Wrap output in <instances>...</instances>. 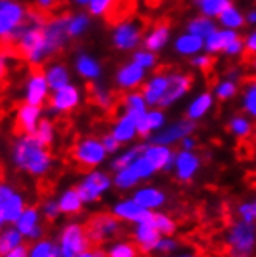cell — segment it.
I'll return each instance as SVG.
<instances>
[{"label":"cell","mask_w":256,"mask_h":257,"mask_svg":"<svg viewBox=\"0 0 256 257\" xmlns=\"http://www.w3.org/2000/svg\"><path fill=\"white\" fill-rule=\"evenodd\" d=\"M47 149L48 148L38 140L36 134H31L17 144L14 152L16 163L33 174H42L50 164V152Z\"/></svg>","instance_id":"6da1fadb"},{"label":"cell","mask_w":256,"mask_h":257,"mask_svg":"<svg viewBox=\"0 0 256 257\" xmlns=\"http://www.w3.org/2000/svg\"><path fill=\"white\" fill-rule=\"evenodd\" d=\"M104 149V146L97 140H82L73 143L67 155L70 160V166L78 169L79 172H89L103 160Z\"/></svg>","instance_id":"7a4b0ae2"},{"label":"cell","mask_w":256,"mask_h":257,"mask_svg":"<svg viewBox=\"0 0 256 257\" xmlns=\"http://www.w3.org/2000/svg\"><path fill=\"white\" fill-rule=\"evenodd\" d=\"M82 229L89 238V243L92 246V249H97L103 242L120 234V223L111 214H97L87 220Z\"/></svg>","instance_id":"3957f363"},{"label":"cell","mask_w":256,"mask_h":257,"mask_svg":"<svg viewBox=\"0 0 256 257\" xmlns=\"http://www.w3.org/2000/svg\"><path fill=\"white\" fill-rule=\"evenodd\" d=\"M151 21L148 17H138V19L123 24L115 33V44L120 48H132L138 44L141 36L148 31Z\"/></svg>","instance_id":"277c9868"},{"label":"cell","mask_w":256,"mask_h":257,"mask_svg":"<svg viewBox=\"0 0 256 257\" xmlns=\"http://www.w3.org/2000/svg\"><path fill=\"white\" fill-rule=\"evenodd\" d=\"M87 249H92V246H90L89 238L82 228L73 225L64 231L61 246L62 257H76L78 254L86 252Z\"/></svg>","instance_id":"5b68a950"},{"label":"cell","mask_w":256,"mask_h":257,"mask_svg":"<svg viewBox=\"0 0 256 257\" xmlns=\"http://www.w3.org/2000/svg\"><path fill=\"white\" fill-rule=\"evenodd\" d=\"M24 11L22 8L11 2V0H2V7H0V34L2 38L11 34L17 27L24 22Z\"/></svg>","instance_id":"8992f818"},{"label":"cell","mask_w":256,"mask_h":257,"mask_svg":"<svg viewBox=\"0 0 256 257\" xmlns=\"http://www.w3.org/2000/svg\"><path fill=\"white\" fill-rule=\"evenodd\" d=\"M47 91V82H45V75L44 68L33 62L31 64V79L28 85V104L31 105H39L45 96Z\"/></svg>","instance_id":"52a82bcc"},{"label":"cell","mask_w":256,"mask_h":257,"mask_svg":"<svg viewBox=\"0 0 256 257\" xmlns=\"http://www.w3.org/2000/svg\"><path fill=\"white\" fill-rule=\"evenodd\" d=\"M193 84V76L191 75H176V76H171L169 81H168V87L164 90V93L161 96V99L158 101V104L161 107H166L169 105L171 102H174L177 98H180L182 95L185 93V91L190 90Z\"/></svg>","instance_id":"ba28073f"},{"label":"cell","mask_w":256,"mask_h":257,"mask_svg":"<svg viewBox=\"0 0 256 257\" xmlns=\"http://www.w3.org/2000/svg\"><path fill=\"white\" fill-rule=\"evenodd\" d=\"M39 115V107L38 105H31V104H22L19 112H17V118L14 122L13 131L16 135H22V134H34V125L36 119Z\"/></svg>","instance_id":"9c48e42d"},{"label":"cell","mask_w":256,"mask_h":257,"mask_svg":"<svg viewBox=\"0 0 256 257\" xmlns=\"http://www.w3.org/2000/svg\"><path fill=\"white\" fill-rule=\"evenodd\" d=\"M109 186V178L103 174H94V175H90L84 185L78 186V194L81 197V200L84 201H90V200H94L97 198L106 188Z\"/></svg>","instance_id":"30bf717a"},{"label":"cell","mask_w":256,"mask_h":257,"mask_svg":"<svg viewBox=\"0 0 256 257\" xmlns=\"http://www.w3.org/2000/svg\"><path fill=\"white\" fill-rule=\"evenodd\" d=\"M135 237H137L138 248L141 249V252H148L149 249L158 246V229L154 225V222L140 223Z\"/></svg>","instance_id":"8fae6325"},{"label":"cell","mask_w":256,"mask_h":257,"mask_svg":"<svg viewBox=\"0 0 256 257\" xmlns=\"http://www.w3.org/2000/svg\"><path fill=\"white\" fill-rule=\"evenodd\" d=\"M115 212H117V215H120L123 218L135 220V222H140V223L152 222V218H154V214L144 211L143 206H140L138 203H135V201H126V203L118 205Z\"/></svg>","instance_id":"7c38bea8"},{"label":"cell","mask_w":256,"mask_h":257,"mask_svg":"<svg viewBox=\"0 0 256 257\" xmlns=\"http://www.w3.org/2000/svg\"><path fill=\"white\" fill-rule=\"evenodd\" d=\"M76 102H78V91L70 85L59 88L50 98V105L59 110H70L71 107L76 105Z\"/></svg>","instance_id":"4fadbf2b"},{"label":"cell","mask_w":256,"mask_h":257,"mask_svg":"<svg viewBox=\"0 0 256 257\" xmlns=\"http://www.w3.org/2000/svg\"><path fill=\"white\" fill-rule=\"evenodd\" d=\"M168 30H169V21L166 17L157 21L154 31L149 34V38L146 39V48L148 50H158L160 47H163V44L168 39Z\"/></svg>","instance_id":"5bb4252c"},{"label":"cell","mask_w":256,"mask_h":257,"mask_svg":"<svg viewBox=\"0 0 256 257\" xmlns=\"http://www.w3.org/2000/svg\"><path fill=\"white\" fill-rule=\"evenodd\" d=\"M168 81L169 79L163 78V76H158V78L152 79L149 84L143 85L141 93L146 96V99H148L149 104H155V102H158L161 99L164 90H166V87H168Z\"/></svg>","instance_id":"9a60e30c"},{"label":"cell","mask_w":256,"mask_h":257,"mask_svg":"<svg viewBox=\"0 0 256 257\" xmlns=\"http://www.w3.org/2000/svg\"><path fill=\"white\" fill-rule=\"evenodd\" d=\"M193 128H194V124L190 122V121L179 122V124L169 127L168 131H164L163 134H160V135L154 140V143H158V144L171 143V141H174V140H177V138H180V137H184V135L190 134V132L193 131Z\"/></svg>","instance_id":"2e32d148"},{"label":"cell","mask_w":256,"mask_h":257,"mask_svg":"<svg viewBox=\"0 0 256 257\" xmlns=\"http://www.w3.org/2000/svg\"><path fill=\"white\" fill-rule=\"evenodd\" d=\"M21 212H22V200L21 197L13 195L7 200H2V208H0V215H2V222H7V220H16L21 218Z\"/></svg>","instance_id":"e0dca14e"},{"label":"cell","mask_w":256,"mask_h":257,"mask_svg":"<svg viewBox=\"0 0 256 257\" xmlns=\"http://www.w3.org/2000/svg\"><path fill=\"white\" fill-rule=\"evenodd\" d=\"M146 158L154 164L155 169H161L171 166L173 155L166 148H149L146 151Z\"/></svg>","instance_id":"ac0fdd59"},{"label":"cell","mask_w":256,"mask_h":257,"mask_svg":"<svg viewBox=\"0 0 256 257\" xmlns=\"http://www.w3.org/2000/svg\"><path fill=\"white\" fill-rule=\"evenodd\" d=\"M143 76V68L138 64H131L124 67L120 73H118V82L123 87H132L135 85Z\"/></svg>","instance_id":"d6986e66"},{"label":"cell","mask_w":256,"mask_h":257,"mask_svg":"<svg viewBox=\"0 0 256 257\" xmlns=\"http://www.w3.org/2000/svg\"><path fill=\"white\" fill-rule=\"evenodd\" d=\"M237 38L234 33L230 31H219L211 34L208 41H207V47L211 51H217V50H227V47Z\"/></svg>","instance_id":"ffe728a7"},{"label":"cell","mask_w":256,"mask_h":257,"mask_svg":"<svg viewBox=\"0 0 256 257\" xmlns=\"http://www.w3.org/2000/svg\"><path fill=\"white\" fill-rule=\"evenodd\" d=\"M197 168V158L188 152L180 154L177 158V169L182 180H188Z\"/></svg>","instance_id":"44dd1931"},{"label":"cell","mask_w":256,"mask_h":257,"mask_svg":"<svg viewBox=\"0 0 256 257\" xmlns=\"http://www.w3.org/2000/svg\"><path fill=\"white\" fill-rule=\"evenodd\" d=\"M163 194L155 191V189H144V191H140L137 195H135V203H138L140 206L143 208H154V206H158L163 203Z\"/></svg>","instance_id":"7402d4cb"},{"label":"cell","mask_w":256,"mask_h":257,"mask_svg":"<svg viewBox=\"0 0 256 257\" xmlns=\"http://www.w3.org/2000/svg\"><path fill=\"white\" fill-rule=\"evenodd\" d=\"M135 127H137V119L131 115V113H127L118 124V127L115 128V138L118 141H127V140H131L132 135H134V131H135Z\"/></svg>","instance_id":"603a6c76"},{"label":"cell","mask_w":256,"mask_h":257,"mask_svg":"<svg viewBox=\"0 0 256 257\" xmlns=\"http://www.w3.org/2000/svg\"><path fill=\"white\" fill-rule=\"evenodd\" d=\"M59 209L67 214H75L81 209V197L76 189L68 191L59 201Z\"/></svg>","instance_id":"cb8c5ba5"},{"label":"cell","mask_w":256,"mask_h":257,"mask_svg":"<svg viewBox=\"0 0 256 257\" xmlns=\"http://www.w3.org/2000/svg\"><path fill=\"white\" fill-rule=\"evenodd\" d=\"M190 31L193 34L199 36V38H205V36L210 38L211 34L216 33V28H214L213 22L204 19V17H199V19H196L190 24Z\"/></svg>","instance_id":"d4e9b609"},{"label":"cell","mask_w":256,"mask_h":257,"mask_svg":"<svg viewBox=\"0 0 256 257\" xmlns=\"http://www.w3.org/2000/svg\"><path fill=\"white\" fill-rule=\"evenodd\" d=\"M197 4L202 7V11L208 16H216L230 8V0H199Z\"/></svg>","instance_id":"484cf974"},{"label":"cell","mask_w":256,"mask_h":257,"mask_svg":"<svg viewBox=\"0 0 256 257\" xmlns=\"http://www.w3.org/2000/svg\"><path fill=\"white\" fill-rule=\"evenodd\" d=\"M202 47V38H199L196 34L184 36L177 41V50L180 53H194Z\"/></svg>","instance_id":"4316f807"},{"label":"cell","mask_w":256,"mask_h":257,"mask_svg":"<svg viewBox=\"0 0 256 257\" xmlns=\"http://www.w3.org/2000/svg\"><path fill=\"white\" fill-rule=\"evenodd\" d=\"M211 105V96L208 95V93H205V95H202L200 96L191 107H190V112H188V118H191V119H194V118H199V116H202L207 110H208V107Z\"/></svg>","instance_id":"83f0119b"},{"label":"cell","mask_w":256,"mask_h":257,"mask_svg":"<svg viewBox=\"0 0 256 257\" xmlns=\"http://www.w3.org/2000/svg\"><path fill=\"white\" fill-rule=\"evenodd\" d=\"M48 84L53 88H62L67 85V71L62 67H54L48 71Z\"/></svg>","instance_id":"f1b7e54d"},{"label":"cell","mask_w":256,"mask_h":257,"mask_svg":"<svg viewBox=\"0 0 256 257\" xmlns=\"http://www.w3.org/2000/svg\"><path fill=\"white\" fill-rule=\"evenodd\" d=\"M141 252V249L138 248V245L134 243H123L115 246L111 252H109V257H138Z\"/></svg>","instance_id":"f546056e"},{"label":"cell","mask_w":256,"mask_h":257,"mask_svg":"<svg viewBox=\"0 0 256 257\" xmlns=\"http://www.w3.org/2000/svg\"><path fill=\"white\" fill-rule=\"evenodd\" d=\"M144 151H148V149L144 148V146H137L135 149H132L131 152H127L126 155L120 157V158L114 163V169H127V168H131L129 164H131L140 154H143Z\"/></svg>","instance_id":"4dcf8cb0"},{"label":"cell","mask_w":256,"mask_h":257,"mask_svg":"<svg viewBox=\"0 0 256 257\" xmlns=\"http://www.w3.org/2000/svg\"><path fill=\"white\" fill-rule=\"evenodd\" d=\"M36 211L33 208H30L28 211H25L21 218H19V223H17V226H19V229L24 232V234H31V231L36 228L34 223H36Z\"/></svg>","instance_id":"1f68e13d"},{"label":"cell","mask_w":256,"mask_h":257,"mask_svg":"<svg viewBox=\"0 0 256 257\" xmlns=\"http://www.w3.org/2000/svg\"><path fill=\"white\" fill-rule=\"evenodd\" d=\"M131 168L134 169V172H135L138 177H148V175H151L152 171L155 169V168H154V164H152L148 158H146V157L138 158Z\"/></svg>","instance_id":"d6a6232c"},{"label":"cell","mask_w":256,"mask_h":257,"mask_svg":"<svg viewBox=\"0 0 256 257\" xmlns=\"http://www.w3.org/2000/svg\"><path fill=\"white\" fill-rule=\"evenodd\" d=\"M221 22L224 25H227V27H239V25H242L244 19H242V16L237 13L236 10L228 8V10H225L221 14Z\"/></svg>","instance_id":"836d02e7"},{"label":"cell","mask_w":256,"mask_h":257,"mask_svg":"<svg viewBox=\"0 0 256 257\" xmlns=\"http://www.w3.org/2000/svg\"><path fill=\"white\" fill-rule=\"evenodd\" d=\"M36 137H38V140L45 146V148H48V146L51 144V138H53V127L48 121H42L39 128H38V132H34Z\"/></svg>","instance_id":"e575fe53"},{"label":"cell","mask_w":256,"mask_h":257,"mask_svg":"<svg viewBox=\"0 0 256 257\" xmlns=\"http://www.w3.org/2000/svg\"><path fill=\"white\" fill-rule=\"evenodd\" d=\"M137 180H138V175L134 172V169L132 168H127V169H123L120 172V175L117 177V185L120 188H129V186L134 185Z\"/></svg>","instance_id":"d590c367"},{"label":"cell","mask_w":256,"mask_h":257,"mask_svg":"<svg viewBox=\"0 0 256 257\" xmlns=\"http://www.w3.org/2000/svg\"><path fill=\"white\" fill-rule=\"evenodd\" d=\"M152 222L157 226V229L161 231V232H164V234H173L174 229H176L174 223L171 222V218L164 217L161 214H154V220H152Z\"/></svg>","instance_id":"8d00e7d4"},{"label":"cell","mask_w":256,"mask_h":257,"mask_svg":"<svg viewBox=\"0 0 256 257\" xmlns=\"http://www.w3.org/2000/svg\"><path fill=\"white\" fill-rule=\"evenodd\" d=\"M78 68H79V71L82 73V75H86V76H97L98 75V65L90 59V58H87V56H82L81 59H79V62H78Z\"/></svg>","instance_id":"74e56055"},{"label":"cell","mask_w":256,"mask_h":257,"mask_svg":"<svg viewBox=\"0 0 256 257\" xmlns=\"http://www.w3.org/2000/svg\"><path fill=\"white\" fill-rule=\"evenodd\" d=\"M19 242H21V234L17 231H8L2 238V246H0L2 254H7L13 246H16Z\"/></svg>","instance_id":"f35d334b"},{"label":"cell","mask_w":256,"mask_h":257,"mask_svg":"<svg viewBox=\"0 0 256 257\" xmlns=\"http://www.w3.org/2000/svg\"><path fill=\"white\" fill-rule=\"evenodd\" d=\"M245 108L256 116V82L248 85V90L245 93Z\"/></svg>","instance_id":"ab89813d"},{"label":"cell","mask_w":256,"mask_h":257,"mask_svg":"<svg viewBox=\"0 0 256 257\" xmlns=\"http://www.w3.org/2000/svg\"><path fill=\"white\" fill-rule=\"evenodd\" d=\"M194 64L205 73V76H210L213 73V68H214V64H216V59L211 58V56H202V58H197L194 59Z\"/></svg>","instance_id":"60d3db41"},{"label":"cell","mask_w":256,"mask_h":257,"mask_svg":"<svg viewBox=\"0 0 256 257\" xmlns=\"http://www.w3.org/2000/svg\"><path fill=\"white\" fill-rule=\"evenodd\" d=\"M231 131L236 132L237 135L242 138V137L250 135V125H248V122L244 118H234L231 121Z\"/></svg>","instance_id":"b9f144b4"},{"label":"cell","mask_w":256,"mask_h":257,"mask_svg":"<svg viewBox=\"0 0 256 257\" xmlns=\"http://www.w3.org/2000/svg\"><path fill=\"white\" fill-rule=\"evenodd\" d=\"M31 257H54V248L50 243L42 242L34 248Z\"/></svg>","instance_id":"7bdbcfd3"},{"label":"cell","mask_w":256,"mask_h":257,"mask_svg":"<svg viewBox=\"0 0 256 257\" xmlns=\"http://www.w3.org/2000/svg\"><path fill=\"white\" fill-rule=\"evenodd\" d=\"M112 0H90V11L94 14H103L109 10Z\"/></svg>","instance_id":"ee69618b"},{"label":"cell","mask_w":256,"mask_h":257,"mask_svg":"<svg viewBox=\"0 0 256 257\" xmlns=\"http://www.w3.org/2000/svg\"><path fill=\"white\" fill-rule=\"evenodd\" d=\"M86 24H87V19L84 16H79L76 17V19H73L70 22V28H68V33L71 36H75V34H79L84 28H86Z\"/></svg>","instance_id":"f6af8a7d"},{"label":"cell","mask_w":256,"mask_h":257,"mask_svg":"<svg viewBox=\"0 0 256 257\" xmlns=\"http://www.w3.org/2000/svg\"><path fill=\"white\" fill-rule=\"evenodd\" d=\"M234 91H236V87L231 82H225V84H222L221 87H219L217 96L221 98V99H227V98L234 95Z\"/></svg>","instance_id":"bcb514c9"},{"label":"cell","mask_w":256,"mask_h":257,"mask_svg":"<svg viewBox=\"0 0 256 257\" xmlns=\"http://www.w3.org/2000/svg\"><path fill=\"white\" fill-rule=\"evenodd\" d=\"M134 61H135V64H138L141 67H148V65L154 64V56L149 53H137L134 56Z\"/></svg>","instance_id":"7dc6e473"},{"label":"cell","mask_w":256,"mask_h":257,"mask_svg":"<svg viewBox=\"0 0 256 257\" xmlns=\"http://www.w3.org/2000/svg\"><path fill=\"white\" fill-rule=\"evenodd\" d=\"M239 212L242 215V220H245V222H251V220L256 217L254 205H242L239 208Z\"/></svg>","instance_id":"c3c4849f"},{"label":"cell","mask_w":256,"mask_h":257,"mask_svg":"<svg viewBox=\"0 0 256 257\" xmlns=\"http://www.w3.org/2000/svg\"><path fill=\"white\" fill-rule=\"evenodd\" d=\"M146 119H148V124H149L151 128H155V127L161 125V122H163V115H161L160 112H152V113H149V115H146Z\"/></svg>","instance_id":"681fc988"},{"label":"cell","mask_w":256,"mask_h":257,"mask_svg":"<svg viewBox=\"0 0 256 257\" xmlns=\"http://www.w3.org/2000/svg\"><path fill=\"white\" fill-rule=\"evenodd\" d=\"M118 146H120V141L115 138V135H107V137H104V148H106V151L114 152V151L118 149Z\"/></svg>","instance_id":"f907efd6"},{"label":"cell","mask_w":256,"mask_h":257,"mask_svg":"<svg viewBox=\"0 0 256 257\" xmlns=\"http://www.w3.org/2000/svg\"><path fill=\"white\" fill-rule=\"evenodd\" d=\"M27 252H28V245H24V246L14 248L7 257H27Z\"/></svg>","instance_id":"816d5d0a"},{"label":"cell","mask_w":256,"mask_h":257,"mask_svg":"<svg viewBox=\"0 0 256 257\" xmlns=\"http://www.w3.org/2000/svg\"><path fill=\"white\" fill-rule=\"evenodd\" d=\"M241 47H242V41H241L239 38H236V39L227 47V51H228V53H237V51L241 50Z\"/></svg>","instance_id":"f5cc1de1"},{"label":"cell","mask_w":256,"mask_h":257,"mask_svg":"<svg viewBox=\"0 0 256 257\" xmlns=\"http://www.w3.org/2000/svg\"><path fill=\"white\" fill-rule=\"evenodd\" d=\"M45 212H47V217L50 220H53L54 217L58 215V205H54V203H48L47 208H45Z\"/></svg>","instance_id":"db71d44e"},{"label":"cell","mask_w":256,"mask_h":257,"mask_svg":"<svg viewBox=\"0 0 256 257\" xmlns=\"http://www.w3.org/2000/svg\"><path fill=\"white\" fill-rule=\"evenodd\" d=\"M247 50L251 51V53H256V33L248 39V42H247Z\"/></svg>","instance_id":"11a10c76"},{"label":"cell","mask_w":256,"mask_h":257,"mask_svg":"<svg viewBox=\"0 0 256 257\" xmlns=\"http://www.w3.org/2000/svg\"><path fill=\"white\" fill-rule=\"evenodd\" d=\"M158 248H160L161 251H169V249H173V248H174V243H173V242H169V240H163V242H160V243H158Z\"/></svg>","instance_id":"9f6ffc18"},{"label":"cell","mask_w":256,"mask_h":257,"mask_svg":"<svg viewBox=\"0 0 256 257\" xmlns=\"http://www.w3.org/2000/svg\"><path fill=\"white\" fill-rule=\"evenodd\" d=\"M146 4H148V7H151V8H157L161 4V0H146Z\"/></svg>","instance_id":"6f0895ef"},{"label":"cell","mask_w":256,"mask_h":257,"mask_svg":"<svg viewBox=\"0 0 256 257\" xmlns=\"http://www.w3.org/2000/svg\"><path fill=\"white\" fill-rule=\"evenodd\" d=\"M248 138H250V141L256 146V124H254V127H253V132H250Z\"/></svg>","instance_id":"680465c9"},{"label":"cell","mask_w":256,"mask_h":257,"mask_svg":"<svg viewBox=\"0 0 256 257\" xmlns=\"http://www.w3.org/2000/svg\"><path fill=\"white\" fill-rule=\"evenodd\" d=\"M248 21H250V22H256V13H251V14L248 16Z\"/></svg>","instance_id":"91938a15"},{"label":"cell","mask_w":256,"mask_h":257,"mask_svg":"<svg viewBox=\"0 0 256 257\" xmlns=\"http://www.w3.org/2000/svg\"><path fill=\"white\" fill-rule=\"evenodd\" d=\"M184 146H185V148H187V149H190V148H191V146H193V141L187 140V141L184 143Z\"/></svg>","instance_id":"94428289"},{"label":"cell","mask_w":256,"mask_h":257,"mask_svg":"<svg viewBox=\"0 0 256 257\" xmlns=\"http://www.w3.org/2000/svg\"><path fill=\"white\" fill-rule=\"evenodd\" d=\"M50 2H51V0H41V5L48 7V5H50Z\"/></svg>","instance_id":"6125c7cd"},{"label":"cell","mask_w":256,"mask_h":257,"mask_svg":"<svg viewBox=\"0 0 256 257\" xmlns=\"http://www.w3.org/2000/svg\"><path fill=\"white\" fill-rule=\"evenodd\" d=\"M79 2H82V4H84V2H87V0H79Z\"/></svg>","instance_id":"be15d7a7"},{"label":"cell","mask_w":256,"mask_h":257,"mask_svg":"<svg viewBox=\"0 0 256 257\" xmlns=\"http://www.w3.org/2000/svg\"><path fill=\"white\" fill-rule=\"evenodd\" d=\"M254 211H256V203H254ZM254 218H256V217H254Z\"/></svg>","instance_id":"e7e4bbea"},{"label":"cell","mask_w":256,"mask_h":257,"mask_svg":"<svg viewBox=\"0 0 256 257\" xmlns=\"http://www.w3.org/2000/svg\"><path fill=\"white\" fill-rule=\"evenodd\" d=\"M254 67H256V62H254Z\"/></svg>","instance_id":"03108f58"},{"label":"cell","mask_w":256,"mask_h":257,"mask_svg":"<svg viewBox=\"0 0 256 257\" xmlns=\"http://www.w3.org/2000/svg\"><path fill=\"white\" fill-rule=\"evenodd\" d=\"M196 2H199V0H196Z\"/></svg>","instance_id":"003e7915"}]
</instances>
